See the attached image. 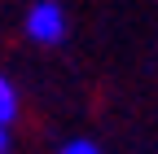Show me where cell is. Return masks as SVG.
Returning a JSON list of instances; mask_svg holds the SVG:
<instances>
[{"mask_svg": "<svg viewBox=\"0 0 158 154\" xmlns=\"http://www.w3.org/2000/svg\"><path fill=\"white\" fill-rule=\"evenodd\" d=\"M13 114H18V88L5 79V84H0V128H5L0 137H9V128H13Z\"/></svg>", "mask_w": 158, "mask_h": 154, "instance_id": "7a4b0ae2", "label": "cell"}, {"mask_svg": "<svg viewBox=\"0 0 158 154\" xmlns=\"http://www.w3.org/2000/svg\"><path fill=\"white\" fill-rule=\"evenodd\" d=\"M57 154H101V150H97L92 141H66L62 150H57Z\"/></svg>", "mask_w": 158, "mask_h": 154, "instance_id": "3957f363", "label": "cell"}, {"mask_svg": "<svg viewBox=\"0 0 158 154\" xmlns=\"http://www.w3.org/2000/svg\"><path fill=\"white\" fill-rule=\"evenodd\" d=\"M22 31L35 44H62L66 40V13H62V5H57V0H35V5L27 9V18H22Z\"/></svg>", "mask_w": 158, "mask_h": 154, "instance_id": "6da1fadb", "label": "cell"}]
</instances>
